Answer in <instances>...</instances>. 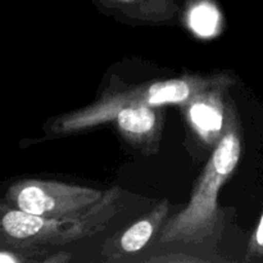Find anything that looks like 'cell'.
<instances>
[{"label":"cell","mask_w":263,"mask_h":263,"mask_svg":"<svg viewBox=\"0 0 263 263\" xmlns=\"http://www.w3.org/2000/svg\"><path fill=\"white\" fill-rule=\"evenodd\" d=\"M97 190L66 186L54 182H30L18 192L20 210L39 216L62 215L76 211L94 202Z\"/></svg>","instance_id":"obj_1"},{"label":"cell","mask_w":263,"mask_h":263,"mask_svg":"<svg viewBox=\"0 0 263 263\" xmlns=\"http://www.w3.org/2000/svg\"><path fill=\"white\" fill-rule=\"evenodd\" d=\"M50 223L44 216L33 215L26 211H10L3 217L5 233L14 239H27L36 236Z\"/></svg>","instance_id":"obj_2"},{"label":"cell","mask_w":263,"mask_h":263,"mask_svg":"<svg viewBox=\"0 0 263 263\" xmlns=\"http://www.w3.org/2000/svg\"><path fill=\"white\" fill-rule=\"evenodd\" d=\"M190 94L189 85L181 80L159 82L149 87L146 92V102L149 104L159 105L166 103H179L186 99Z\"/></svg>","instance_id":"obj_3"},{"label":"cell","mask_w":263,"mask_h":263,"mask_svg":"<svg viewBox=\"0 0 263 263\" xmlns=\"http://www.w3.org/2000/svg\"><path fill=\"white\" fill-rule=\"evenodd\" d=\"M117 121L123 131L133 134H144L153 128L154 123H156V115L151 108L145 107V105L126 108L118 113Z\"/></svg>","instance_id":"obj_4"},{"label":"cell","mask_w":263,"mask_h":263,"mask_svg":"<svg viewBox=\"0 0 263 263\" xmlns=\"http://www.w3.org/2000/svg\"><path fill=\"white\" fill-rule=\"evenodd\" d=\"M218 23V12L212 5L202 4L190 13V25L200 36H211L215 33Z\"/></svg>","instance_id":"obj_5"},{"label":"cell","mask_w":263,"mask_h":263,"mask_svg":"<svg viewBox=\"0 0 263 263\" xmlns=\"http://www.w3.org/2000/svg\"><path fill=\"white\" fill-rule=\"evenodd\" d=\"M152 233H153V226L151 225L149 221H140V222L135 223L122 236L121 246H122L123 251L128 252V253L140 251L148 243Z\"/></svg>","instance_id":"obj_6"},{"label":"cell","mask_w":263,"mask_h":263,"mask_svg":"<svg viewBox=\"0 0 263 263\" xmlns=\"http://www.w3.org/2000/svg\"><path fill=\"white\" fill-rule=\"evenodd\" d=\"M193 121L204 131H218L222 126V116L220 112L205 104H194L190 109Z\"/></svg>","instance_id":"obj_7"},{"label":"cell","mask_w":263,"mask_h":263,"mask_svg":"<svg viewBox=\"0 0 263 263\" xmlns=\"http://www.w3.org/2000/svg\"><path fill=\"white\" fill-rule=\"evenodd\" d=\"M257 240H258V243L261 246H263V217L261 220V223H259L258 231H257Z\"/></svg>","instance_id":"obj_8"},{"label":"cell","mask_w":263,"mask_h":263,"mask_svg":"<svg viewBox=\"0 0 263 263\" xmlns=\"http://www.w3.org/2000/svg\"><path fill=\"white\" fill-rule=\"evenodd\" d=\"M0 261L4 262V261H13V258H10V257H5L4 254L2 256V258H0Z\"/></svg>","instance_id":"obj_9"},{"label":"cell","mask_w":263,"mask_h":263,"mask_svg":"<svg viewBox=\"0 0 263 263\" xmlns=\"http://www.w3.org/2000/svg\"><path fill=\"white\" fill-rule=\"evenodd\" d=\"M120 2H130V0H120Z\"/></svg>","instance_id":"obj_10"}]
</instances>
